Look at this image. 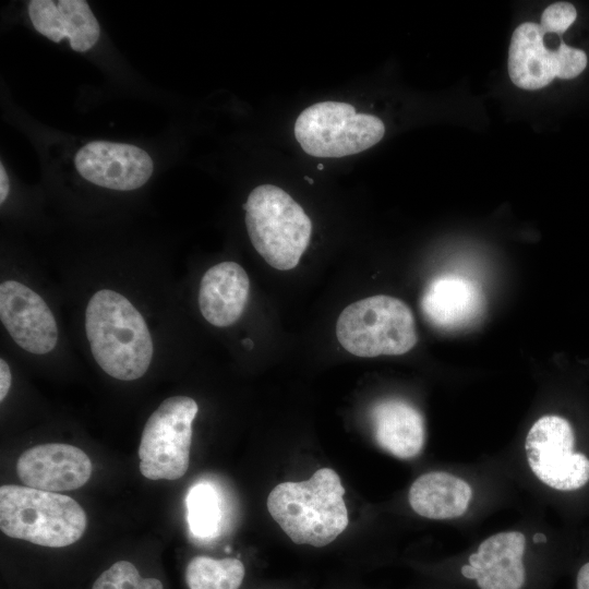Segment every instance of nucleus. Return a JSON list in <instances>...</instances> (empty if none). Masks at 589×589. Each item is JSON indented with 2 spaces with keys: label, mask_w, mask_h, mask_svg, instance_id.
<instances>
[{
  "label": "nucleus",
  "mask_w": 589,
  "mask_h": 589,
  "mask_svg": "<svg viewBox=\"0 0 589 589\" xmlns=\"http://www.w3.org/2000/svg\"><path fill=\"white\" fill-rule=\"evenodd\" d=\"M85 333L98 365L120 381H134L148 370L154 347L140 311L121 293L101 289L85 311Z\"/></svg>",
  "instance_id": "1"
},
{
  "label": "nucleus",
  "mask_w": 589,
  "mask_h": 589,
  "mask_svg": "<svg viewBox=\"0 0 589 589\" xmlns=\"http://www.w3.org/2000/svg\"><path fill=\"white\" fill-rule=\"evenodd\" d=\"M344 494L335 470L321 468L305 481L277 484L268 494L267 509L294 543L321 548L348 526Z\"/></svg>",
  "instance_id": "2"
},
{
  "label": "nucleus",
  "mask_w": 589,
  "mask_h": 589,
  "mask_svg": "<svg viewBox=\"0 0 589 589\" xmlns=\"http://www.w3.org/2000/svg\"><path fill=\"white\" fill-rule=\"evenodd\" d=\"M87 518L72 497L16 484L0 488V529L10 538L47 548L75 543Z\"/></svg>",
  "instance_id": "3"
},
{
  "label": "nucleus",
  "mask_w": 589,
  "mask_h": 589,
  "mask_svg": "<svg viewBox=\"0 0 589 589\" xmlns=\"http://www.w3.org/2000/svg\"><path fill=\"white\" fill-rule=\"evenodd\" d=\"M243 208L259 254L276 269L296 267L312 235L311 219L301 205L279 187L262 184L252 190Z\"/></svg>",
  "instance_id": "4"
},
{
  "label": "nucleus",
  "mask_w": 589,
  "mask_h": 589,
  "mask_svg": "<svg viewBox=\"0 0 589 589\" xmlns=\"http://www.w3.org/2000/svg\"><path fill=\"white\" fill-rule=\"evenodd\" d=\"M336 336L347 351L363 358L404 354L418 340L411 310L404 301L385 294L345 308L336 323Z\"/></svg>",
  "instance_id": "5"
},
{
  "label": "nucleus",
  "mask_w": 589,
  "mask_h": 589,
  "mask_svg": "<svg viewBox=\"0 0 589 589\" xmlns=\"http://www.w3.org/2000/svg\"><path fill=\"white\" fill-rule=\"evenodd\" d=\"M293 132L306 154L339 158L374 146L383 139L385 127L380 118L359 113L348 103L327 100L305 108Z\"/></svg>",
  "instance_id": "6"
},
{
  "label": "nucleus",
  "mask_w": 589,
  "mask_h": 589,
  "mask_svg": "<svg viewBox=\"0 0 589 589\" xmlns=\"http://www.w3.org/2000/svg\"><path fill=\"white\" fill-rule=\"evenodd\" d=\"M199 411L188 396L165 399L145 423L140 446V471L149 480H177L189 468L192 422Z\"/></svg>",
  "instance_id": "7"
},
{
  "label": "nucleus",
  "mask_w": 589,
  "mask_h": 589,
  "mask_svg": "<svg viewBox=\"0 0 589 589\" xmlns=\"http://www.w3.org/2000/svg\"><path fill=\"white\" fill-rule=\"evenodd\" d=\"M570 423L555 414L539 418L530 428L525 450L533 474L545 485L574 491L589 481V459L574 450Z\"/></svg>",
  "instance_id": "8"
},
{
  "label": "nucleus",
  "mask_w": 589,
  "mask_h": 589,
  "mask_svg": "<svg viewBox=\"0 0 589 589\" xmlns=\"http://www.w3.org/2000/svg\"><path fill=\"white\" fill-rule=\"evenodd\" d=\"M0 318L22 349L34 354L50 352L58 341L56 318L44 299L26 285H0Z\"/></svg>",
  "instance_id": "9"
},
{
  "label": "nucleus",
  "mask_w": 589,
  "mask_h": 589,
  "mask_svg": "<svg viewBox=\"0 0 589 589\" xmlns=\"http://www.w3.org/2000/svg\"><path fill=\"white\" fill-rule=\"evenodd\" d=\"M75 167L87 181L107 189L131 191L147 182L153 160L142 148L123 143L95 141L75 155Z\"/></svg>",
  "instance_id": "10"
},
{
  "label": "nucleus",
  "mask_w": 589,
  "mask_h": 589,
  "mask_svg": "<svg viewBox=\"0 0 589 589\" xmlns=\"http://www.w3.org/2000/svg\"><path fill=\"white\" fill-rule=\"evenodd\" d=\"M92 471L89 457L79 447L63 443L31 447L16 462L17 476L26 486L56 493L83 486Z\"/></svg>",
  "instance_id": "11"
},
{
  "label": "nucleus",
  "mask_w": 589,
  "mask_h": 589,
  "mask_svg": "<svg viewBox=\"0 0 589 589\" xmlns=\"http://www.w3.org/2000/svg\"><path fill=\"white\" fill-rule=\"evenodd\" d=\"M526 537L520 531L495 533L481 542L461 567L480 589H521L526 580Z\"/></svg>",
  "instance_id": "12"
},
{
  "label": "nucleus",
  "mask_w": 589,
  "mask_h": 589,
  "mask_svg": "<svg viewBox=\"0 0 589 589\" xmlns=\"http://www.w3.org/2000/svg\"><path fill=\"white\" fill-rule=\"evenodd\" d=\"M28 15L38 33L55 43L68 38L79 52L91 49L99 38V24L85 0H32Z\"/></svg>",
  "instance_id": "13"
},
{
  "label": "nucleus",
  "mask_w": 589,
  "mask_h": 589,
  "mask_svg": "<svg viewBox=\"0 0 589 589\" xmlns=\"http://www.w3.org/2000/svg\"><path fill=\"white\" fill-rule=\"evenodd\" d=\"M480 287L471 279L454 274L434 278L421 298L425 318L434 326L453 329L474 320L481 312Z\"/></svg>",
  "instance_id": "14"
},
{
  "label": "nucleus",
  "mask_w": 589,
  "mask_h": 589,
  "mask_svg": "<svg viewBox=\"0 0 589 589\" xmlns=\"http://www.w3.org/2000/svg\"><path fill=\"white\" fill-rule=\"evenodd\" d=\"M250 280L243 267L235 262L212 266L202 277L199 306L203 317L214 326L236 323L248 303Z\"/></svg>",
  "instance_id": "15"
},
{
  "label": "nucleus",
  "mask_w": 589,
  "mask_h": 589,
  "mask_svg": "<svg viewBox=\"0 0 589 589\" xmlns=\"http://www.w3.org/2000/svg\"><path fill=\"white\" fill-rule=\"evenodd\" d=\"M371 421L377 445L400 459L418 456L425 442V425L421 412L410 402L389 398L371 409Z\"/></svg>",
  "instance_id": "16"
},
{
  "label": "nucleus",
  "mask_w": 589,
  "mask_h": 589,
  "mask_svg": "<svg viewBox=\"0 0 589 589\" xmlns=\"http://www.w3.org/2000/svg\"><path fill=\"white\" fill-rule=\"evenodd\" d=\"M544 33L537 23L520 24L513 33L508 52L512 82L534 91L549 85L556 76V49L544 45Z\"/></svg>",
  "instance_id": "17"
},
{
  "label": "nucleus",
  "mask_w": 589,
  "mask_h": 589,
  "mask_svg": "<svg viewBox=\"0 0 589 589\" xmlns=\"http://www.w3.org/2000/svg\"><path fill=\"white\" fill-rule=\"evenodd\" d=\"M472 498L471 486L461 478L444 471H431L411 484V508L429 519H453L466 513Z\"/></svg>",
  "instance_id": "18"
},
{
  "label": "nucleus",
  "mask_w": 589,
  "mask_h": 589,
  "mask_svg": "<svg viewBox=\"0 0 589 589\" xmlns=\"http://www.w3.org/2000/svg\"><path fill=\"white\" fill-rule=\"evenodd\" d=\"M187 519L195 538L213 539L220 533L223 498L213 484L200 482L191 486L187 495Z\"/></svg>",
  "instance_id": "19"
},
{
  "label": "nucleus",
  "mask_w": 589,
  "mask_h": 589,
  "mask_svg": "<svg viewBox=\"0 0 589 589\" xmlns=\"http://www.w3.org/2000/svg\"><path fill=\"white\" fill-rule=\"evenodd\" d=\"M245 574L243 563L233 557H193L185 569L189 589H239Z\"/></svg>",
  "instance_id": "20"
},
{
  "label": "nucleus",
  "mask_w": 589,
  "mask_h": 589,
  "mask_svg": "<svg viewBox=\"0 0 589 589\" xmlns=\"http://www.w3.org/2000/svg\"><path fill=\"white\" fill-rule=\"evenodd\" d=\"M92 589H164V587L157 578L141 577L131 562L118 561L100 574Z\"/></svg>",
  "instance_id": "21"
},
{
  "label": "nucleus",
  "mask_w": 589,
  "mask_h": 589,
  "mask_svg": "<svg viewBox=\"0 0 589 589\" xmlns=\"http://www.w3.org/2000/svg\"><path fill=\"white\" fill-rule=\"evenodd\" d=\"M576 16V9L573 4L556 2L544 10L539 25L545 35H561L574 23Z\"/></svg>",
  "instance_id": "22"
},
{
  "label": "nucleus",
  "mask_w": 589,
  "mask_h": 589,
  "mask_svg": "<svg viewBox=\"0 0 589 589\" xmlns=\"http://www.w3.org/2000/svg\"><path fill=\"white\" fill-rule=\"evenodd\" d=\"M587 65V56L582 50L562 43L556 49V76L560 79H574Z\"/></svg>",
  "instance_id": "23"
},
{
  "label": "nucleus",
  "mask_w": 589,
  "mask_h": 589,
  "mask_svg": "<svg viewBox=\"0 0 589 589\" xmlns=\"http://www.w3.org/2000/svg\"><path fill=\"white\" fill-rule=\"evenodd\" d=\"M12 383V375L9 364L4 359H0V400L8 395Z\"/></svg>",
  "instance_id": "24"
},
{
  "label": "nucleus",
  "mask_w": 589,
  "mask_h": 589,
  "mask_svg": "<svg viewBox=\"0 0 589 589\" xmlns=\"http://www.w3.org/2000/svg\"><path fill=\"white\" fill-rule=\"evenodd\" d=\"M10 191V183L7 171L3 165H0V203L2 204L8 197Z\"/></svg>",
  "instance_id": "25"
},
{
  "label": "nucleus",
  "mask_w": 589,
  "mask_h": 589,
  "mask_svg": "<svg viewBox=\"0 0 589 589\" xmlns=\"http://www.w3.org/2000/svg\"><path fill=\"white\" fill-rule=\"evenodd\" d=\"M577 589H589V562L584 564L577 574Z\"/></svg>",
  "instance_id": "26"
},
{
  "label": "nucleus",
  "mask_w": 589,
  "mask_h": 589,
  "mask_svg": "<svg viewBox=\"0 0 589 589\" xmlns=\"http://www.w3.org/2000/svg\"><path fill=\"white\" fill-rule=\"evenodd\" d=\"M533 541L537 543V542H545V537L541 533H537L534 534L533 537Z\"/></svg>",
  "instance_id": "27"
},
{
  "label": "nucleus",
  "mask_w": 589,
  "mask_h": 589,
  "mask_svg": "<svg viewBox=\"0 0 589 589\" xmlns=\"http://www.w3.org/2000/svg\"><path fill=\"white\" fill-rule=\"evenodd\" d=\"M304 178H305V180H306L309 183H311V184L314 182L313 179L309 178L308 176H305Z\"/></svg>",
  "instance_id": "28"
},
{
  "label": "nucleus",
  "mask_w": 589,
  "mask_h": 589,
  "mask_svg": "<svg viewBox=\"0 0 589 589\" xmlns=\"http://www.w3.org/2000/svg\"><path fill=\"white\" fill-rule=\"evenodd\" d=\"M323 168H324V166L322 164L317 165V169H323Z\"/></svg>",
  "instance_id": "29"
}]
</instances>
